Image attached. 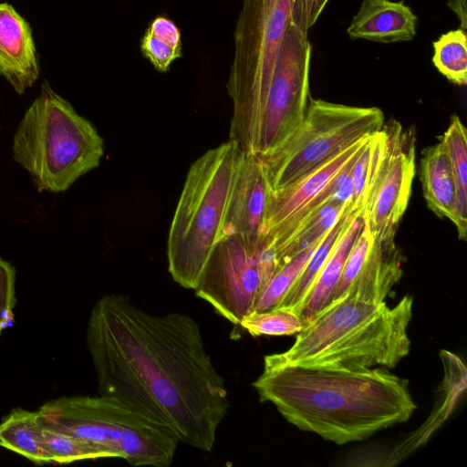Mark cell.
Returning a JSON list of instances; mask_svg holds the SVG:
<instances>
[{"label":"cell","instance_id":"1","mask_svg":"<svg viewBox=\"0 0 467 467\" xmlns=\"http://www.w3.org/2000/svg\"><path fill=\"white\" fill-rule=\"evenodd\" d=\"M87 347L99 395L170 428L185 444L213 450L230 404L192 317L151 314L128 296L106 295L90 312Z\"/></svg>","mask_w":467,"mask_h":467},{"label":"cell","instance_id":"2","mask_svg":"<svg viewBox=\"0 0 467 467\" xmlns=\"http://www.w3.org/2000/svg\"><path fill=\"white\" fill-rule=\"evenodd\" d=\"M297 429L337 444L362 441L407 421L417 408L409 380L389 368H305L264 361L253 383Z\"/></svg>","mask_w":467,"mask_h":467},{"label":"cell","instance_id":"3","mask_svg":"<svg viewBox=\"0 0 467 467\" xmlns=\"http://www.w3.org/2000/svg\"><path fill=\"white\" fill-rule=\"evenodd\" d=\"M412 308L409 295L392 307L386 301H332L303 322L288 349L267 355L264 361L305 368H393L410 350Z\"/></svg>","mask_w":467,"mask_h":467},{"label":"cell","instance_id":"4","mask_svg":"<svg viewBox=\"0 0 467 467\" xmlns=\"http://www.w3.org/2000/svg\"><path fill=\"white\" fill-rule=\"evenodd\" d=\"M243 156L240 148L229 140L206 151L188 171L167 242L169 273L184 288L196 287L222 238Z\"/></svg>","mask_w":467,"mask_h":467},{"label":"cell","instance_id":"5","mask_svg":"<svg viewBox=\"0 0 467 467\" xmlns=\"http://www.w3.org/2000/svg\"><path fill=\"white\" fill-rule=\"evenodd\" d=\"M13 151L39 192H59L99 166L104 143L94 126L46 82L17 128Z\"/></svg>","mask_w":467,"mask_h":467},{"label":"cell","instance_id":"6","mask_svg":"<svg viewBox=\"0 0 467 467\" xmlns=\"http://www.w3.org/2000/svg\"><path fill=\"white\" fill-rule=\"evenodd\" d=\"M37 412L41 424L108 450L134 466H170L180 441L170 428L99 394L62 397Z\"/></svg>","mask_w":467,"mask_h":467},{"label":"cell","instance_id":"7","mask_svg":"<svg viewBox=\"0 0 467 467\" xmlns=\"http://www.w3.org/2000/svg\"><path fill=\"white\" fill-rule=\"evenodd\" d=\"M295 0H243L236 21L227 91L233 102L229 140L242 150L262 114Z\"/></svg>","mask_w":467,"mask_h":467},{"label":"cell","instance_id":"8","mask_svg":"<svg viewBox=\"0 0 467 467\" xmlns=\"http://www.w3.org/2000/svg\"><path fill=\"white\" fill-rule=\"evenodd\" d=\"M383 124L384 114L379 108L310 98L296 132L276 151L262 158L271 192L294 183L337 153L380 130Z\"/></svg>","mask_w":467,"mask_h":467},{"label":"cell","instance_id":"9","mask_svg":"<svg viewBox=\"0 0 467 467\" xmlns=\"http://www.w3.org/2000/svg\"><path fill=\"white\" fill-rule=\"evenodd\" d=\"M278 268L273 243L257 246L236 235L223 237L213 248L193 289L221 317L239 326Z\"/></svg>","mask_w":467,"mask_h":467},{"label":"cell","instance_id":"10","mask_svg":"<svg viewBox=\"0 0 467 467\" xmlns=\"http://www.w3.org/2000/svg\"><path fill=\"white\" fill-rule=\"evenodd\" d=\"M312 47L307 35L292 23L277 56L265 106L244 152L266 157L296 132L306 112Z\"/></svg>","mask_w":467,"mask_h":467},{"label":"cell","instance_id":"11","mask_svg":"<svg viewBox=\"0 0 467 467\" xmlns=\"http://www.w3.org/2000/svg\"><path fill=\"white\" fill-rule=\"evenodd\" d=\"M363 214L374 240L395 236L415 174V138L396 120L371 135Z\"/></svg>","mask_w":467,"mask_h":467},{"label":"cell","instance_id":"12","mask_svg":"<svg viewBox=\"0 0 467 467\" xmlns=\"http://www.w3.org/2000/svg\"><path fill=\"white\" fill-rule=\"evenodd\" d=\"M270 192L262 158L244 152L222 238L236 235L248 245L260 244L265 238V219Z\"/></svg>","mask_w":467,"mask_h":467},{"label":"cell","instance_id":"13","mask_svg":"<svg viewBox=\"0 0 467 467\" xmlns=\"http://www.w3.org/2000/svg\"><path fill=\"white\" fill-rule=\"evenodd\" d=\"M368 139L356 142L285 188L271 192L265 219V237L304 209L364 149Z\"/></svg>","mask_w":467,"mask_h":467},{"label":"cell","instance_id":"14","mask_svg":"<svg viewBox=\"0 0 467 467\" xmlns=\"http://www.w3.org/2000/svg\"><path fill=\"white\" fill-rule=\"evenodd\" d=\"M0 75L20 95L39 75L30 26L7 3H0Z\"/></svg>","mask_w":467,"mask_h":467},{"label":"cell","instance_id":"15","mask_svg":"<svg viewBox=\"0 0 467 467\" xmlns=\"http://www.w3.org/2000/svg\"><path fill=\"white\" fill-rule=\"evenodd\" d=\"M418 18L404 1L362 0L347 29L350 39L379 43L407 42L416 34Z\"/></svg>","mask_w":467,"mask_h":467},{"label":"cell","instance_id":"16","mask_svg":"<svg viewBox=\"0 0 467 467\" xmlns=\"http://www.w3.org/2000/svg\"><path fill=\"white\" fill-rule=\"evenodd\" d=\"M394 237L373 241L343 297L380 303L392 293L403 273V257Z\"/></svg>","mask_w":467,"mask_h":467},{"label":"cell","instance_id":"17","mask_svg":"<svg viewBox=\"0 0 467 467\" xmlns=\"http://www.w3.org/2000/svg\"><path fill=\"white\" fill-rule=\"evenodd\" d=\"M363 211H358L340 235L308 293L300 317L308 320L332 300L347 257L363 226Z\"/></svg>","mask_w":467,"mask_h":467},{"label":"cell","instance_id":"18","mask_svg":"<svg viewBox=\"0 0 467 467\" xmlns=\"http://www.w3.org/2000/svg\"><path fill=\"white\" fill-rule=\"evenodd\" d=\"M423 195L438 216L455 219V183L447 153L441 142L424 150L420 160Z\"/></svg>","mask_w":467,"mask_h":467},{"label":"cell","instance_id":"19","mask_svg":"<svg viewBox=\"0 0 467 467\" xmlns=\"http://www.w3.org/2000/svg\"><path fill=\"white\" fill-rule=\"evenodd\" d=\"M358 212L353 211L351 203L346 207L337 223L323 236L303 270L275 307L291 309L300 315L304 302L326 260Z\"/></svg>","mask_w":467,"mask_h":467},{"label":"cell","instance_id":"20","mask_svg":"<svg viewBox=\"0 0 467 467\" xmlns=\"http://www.w3.org/2000/svg\"><path fill=\"white\" fill-rule=\"evenodd\" d=\"M350 203V202L340 200L325 203L314 213L306 217L282 241L275 244L278 267L321 240Z\"/></svg>","mask_w":467,"mask_h":467},{"label":"cell","instance_id":"21","mask_svg":"<svg viewBox=\"0 0 467 467\" xmlns=\"http://www.w3.org/2000/svg\"><path fill=\"white\" fill-rule=\"evenodd\" d=\"M0 446L36 464L51 463L42 444L37 411L12 410L0 423Z\"/></svg>","mask_w":467,"mask_h":467},{"label":"cell","instance_id":"22","mask_svg":"<svg viewBox=\"0 0 467 467\" xmlns=\"http://www.w3.org/2000/svg\"><path fill=\"white\" fill-rule=\"evenodd\" d=\"M448 155L455 183V219L460 239H465L467 232V132L466 128L457 116L441 138Z\"/></svg>","mask_w":467,"mask_h":467},{"label":"cell","instance_id":"23","mask_svg":"<svg viewBox=\"0 0 467 467\" xmlns=\"http://www.w3.org/2000/svg\"><path fill=\"white\" fill-rule=\"evenodd\" d=\"M140 48L153 67L164 73L176 59L182 57L181 31L172 20L159 16L146 29Z\"/></svg>","mask_w":467,"mask_h":467},{"label":"cell","instance_id":"24","mask_svg":"<svg viewBox=\"0 0 467 467\" xmlns=\"http://www.w3.org/2000/svg\"><path fill=\"white\" fill-rule=\"evenodd\" d=\"M432 63L450 82L467 83V35L462 28L442 34L433 41Z\"/></svg>","mask_w":467,"mask_h":467},{"label":"cell","instance_id":"25","mask_svg":"<svg viewBox=\"0 0 467 467\" xmlns=\"http://www.w3.org/2000/svg\"><path fill=\"white\" fill-rule=\"evenodd\" d=\"M39 420V419H38ZM40 423L41 440L50 462L69 463L84 460L115 458L108 450L85 440L64 433Z\"/></svg>","mask_w":467,"mask_h":467},{"label":"cell","instance_id":"26","mask_svg":"<svg viewBox=\"0 0 467 467\" xmlns=\"http://www.w3.org/2000/svg\"><path fill=\"white\" fill-rule=\"evenodd\" d=\"M320 241L321 240L314 243L309 247L278 267L262 290L254 306V311L261 312L269 310L275 308L280 303L300 272L303 270Z\"/></svg>","mask_w":467,"mask_h":467},{"label":"cell","instance_id":"27","mask_svg":"<svg viewBox=\"0 0 467 467\" xmlns=\"http://www.w3.org/2000/svg\"><path fill=\"white\" fill-rule=\"evenodd\" d=\"M239 326L253 337L291 336L301 330L303 321L296 312L275 307L261 312H251L243 317Z\"/></svg>","mask_w":467,"mask_h":467},{"label":"cell","instance_id":"28","mask_svg":"<svg viewBox=\"0 0 467 467\" xmlns=\"http://www.w3.org/2000/svg\"><path fill=\"white\" fill-rule=\"evenodd\" d=\"M16 268L0 257V335L13 317L16 305Z\"/></svg>","mask_w":467,"mask_h":467},{"label":"cell","instance_id":"29","mask_svg":"<svg viewBox=\"0 0 467 467\" xmlns=\"http://www.w3.org/2000/svg\"><path fill=\"white\" fill-rule=\"evenodd\" d=\"M370 140L371 136L368 137L363 150L360 152L351 168L350 174L353 186L351 203L352 209L355 212L363 211L365 204L370 165Z\"/></svg>","mask_w":467,"mask_h":467},{"label":"cell","instance_id":"30","mask_svg":"<svg viewBox=\"0 0 467 467\" xmlns=\"http://www.w3.org/2000/svg\"><path fill=\"white\" fill-rule=\"evenodd\" d=\"M329 0H295L291 23L303 33L316 24Z\"/></svg>","mask_w":467,"mask_h":467},{"label":"cell","instance_id":"31","mask_svg":"<svg viewBox=\"0 0 467 467\" xmlns=\"http://www.w3.org/2000/svg\"><path fill=\"white\" fill-rule=\"evenodd\" d=\"M467 0H448L447 5L457 16L460 21V28L466 31L467 28Z\"/></svg>","mask_w":467,"mask_h":467}]
</instances>
